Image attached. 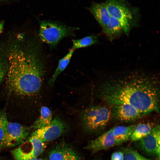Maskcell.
I'll return each instance as SVG.
<instances>
[{
    "label": "cell",
    "mask_w": 160,
    "mask_h": 160,
    "mask_svg": "<svg viewBox=\"0 0 160 160\" xmlns=\"http://www.w3.org/2000/svg\"><path fill=\"white\" fill-rule=\"evenodd\" d=\"M98 96L110 106L129 104L147 115L159 113L160 81L156 76L131 74L105 80L98 87Z\"/></svg>",
    "instance_id": "6da1fadb"
},
{
    "label": "cell",
    "mask_w": 160,
    "mask_h": 160,
    "mask_svg": "<svg viewBox=\"0 0 160 160\" xmlns=\"http://www.w3.org/2000/svg\"><path fill=\"white\" fill-rule=\"evenodd\" d=\"M37 49L16 47L9 53L7 84L9 90L16 95L32 96L41 88L45 65Z\"/></svg>",
    "instance_id": "7a4b0ae2"
},
{
    "label": "cell",
    "mask_w": 160,
    "mask_h": 160,
    "mask_svg": "<svg viewBox=\"0 0 160 160\" xmlns=\"http://www.w3.org/2000/svg\"><path fill=\"white\" fill-rule=\"evenodd\" d=\"M79 116L85 130L98 132L104 129L107 125L111 118L110 108L105 105H92L82 110Z\"/></svg>",
    "instance_id": "3957f363"
},
{
    "label": "cell",
    "mask_w": 160,
    "mask_h": 160,
    "mask_svg": "<svg viewBox=\"0 0 160 160\" xmlns=\"http://www.w3.org/2000/svg\"><path fill=\"white\" fill-rule=\"evenodd\" d=\"M76 29L60 23L44 20L40 24L39 36L42 41L53 47L62 39L74 35Z\"/></svg>",
    "instance_id": "277c9868"
},
{
    "label": "cell",
    "mask_w": 160,
    "mask_h": 160,
    "mask_svg": "<svg viewBox=\"0 0 160 160\" xmlns=\"http://www.w3.org/2000/svg\"><path fill=\"white\" fill-rule=\"evenodd\" d=\"M20 145L11 151L15 160H28L37 158L43 152L45 147V143L32 136Z\"/></svg>",
    "instance_id": "5b68a950"
},
{
    "label": "cell",
    "mask_w": 160,
    "mask_h": 160,
    "mask_svg": "<svg viewBox=\"0 0 160 160\" xmlns=\"http://www.w3.org/2000/svg\"><path fill=\"white\" fill-rule=\"evenodd\" d=\"M29 133L27 127L17 123L8 122L0 144V149L20 145L25 141Z\"/></svg>",
    "instance_id": "8992f818"
},
{
    "label": "cell",
    "mask_w": 160,
    "mask_h": 160,
    "mask_svg": "<svg viewBox=\"0 0 160 160\" xmlns=\"http://www.w3.org/2000/svg\"><path fill=\"white\" fill-rule=\"evenodd\" d=\"M68 129L67 124L62 119L56 116L48 125L36 129L31 136L43 142L54 140L64 133Z\"/></svg>",
    "instance_id": "52a82bcc"
},
{
    "label": "cell",
    "mask_w": 160,
    "mask_h": 160,
    "mask_svg": "<svg viewBox=\"0 0 160 160\" xmlns=\"http://www.w3.org/2000/svg\"><path fill=\"white\" fill-rule=\"evenodd\" d=\"M104 4L111 16L119 20L123 31L128 35L130 29L129 20L131 17L128 9L116 0H107Z\"/></svg>",
    "instance_id": "ba28073f"
},
{
    "label": "cell",
    "mask_w": 160,
    "mask_h": 160,
    "mask_svg": "<svg viewBox=\"0 0 160 160\" xmlns=\"http://www.w3.org/2000/svg\"><path fill=\"white\" fill-rule=\"evenodd\" d=\"M160 127L155 126L146 136L137 141L139 148L148 155L160 157Z\"/></svg>",
    "instance_id": "9c48e42d"
},
{
    "label": "cell",
    "mask_w": 160,
    "mask_h": 160,
    "mask_svg": "<svg viewBox=\"0 0 160 160\" xmlns=\"http://www.w3.org/2000/svg\"><path fill=\"white\" fill-rule=\"evenodd\" d=\"M111 117L123 122L134 121L146 115L133 106L123 103L110 106Z\"/></svg>",
    "instance_id": "30bf717a"
},
{
    "label": "cell",
    "mask_w": 160,
    "mask_h": 160,
    "mask_svg": "<svg viewBox=\"0 0 160 160\" xmlns=\"http://www.w3.org/2000/svg\"><path fill=\"white\" fill-rule=\"evenodd\" d=\"M122 144L115 138L111 128L97 138L89 141L86 148L94 153Z\"/></svg>",
    "instance_id": "8fae6325"
},
{
    "label": "cell",
    "mask_w": 160,
    "mask_h": 160,
    "mask_svg": "<svg viewBox=\"0 0 160 160\" xmlns=\"http://www.w3.org/2000/svg\"><path fill=\"white\" fill-rule=\"evenodd\" d=\"M49 160H81L77 152L64 142L57 144L50 151Z\"/></svg>",
    "instance_id": "7c38bea8"
},
{
    "label": "cell",
    "mask_w": 160,
    "mask_h": 160,
    "mask_svg": "<svg viewBox=\"0 0 160 160\" xmlns=\"http://www.w3.org/2000/svg\"><path fill=\"white\" fill-rule=\"evenodd\" d=\"M89 9L104 30L108 24L111 17L104 4L94 3Z\"/></svg>",
    "instance_id": "4fadbf2b"
},
{
    "label": "cell",
    "mask_w": 160,
    "mask_h": 160,
    "mask_svg": "<svg viewBox=\"0 0 160 160\" xmlns=\"http://www.w3.org/2000/svg\"><path fill=\"white\" fill-rule=\"evenodd\" d=\"M136 124L128 126H118L112 128L115 138L122 143L130 139Z\"/></svg>",
    "instance_id": "5bb4252c"
},
{
    "label": "cell",
    "mask_w": 160,
    "mask_h": 160,
    "mask_svg": "<svg viewBox=\"0 0 160 160\" xmlns=\"http://www.w3.org/2000/svg\"><path fill=\"white\" fill-rule=\"evenodd\" d=\"M153 123H141L136 124L130 139L132 141H137L148 135L155 126Z\"/></svg>",
    "instance_id": "9a60e30c"
},
{
    "label": "cell",
    "mask_w": 160,
    "mask_h": 160,
    "mask_svg": "<svg viewBox=\"0 0 160 160\" xmlns=\"http://www.w3.org/2000/svg\"><path fill=\"white\" fill-rule=\"evenodd\" d=\"M52 113L48 108L42 106L41 109L40 116L34 122L32 128L36 129L48 125L52 120Z\"/></svg>",
    "instance_id": "2e32d148"
},
{
    "label": "cell",
    "mask_w": 160,
    "mask_h": 160,
    "mask_svg": "<svg viewBox=\"0 0 160 160\" xmlns=\"http://www.w3.org/2000/svg\"><path fill=\"white\" fill-rule=\"evenodd\" d=\"M103 30L111 40L119 36L123 31L120 22L112 17H111L108 24Z\"/></svg>",
    "instance_id": "e0dca14e"
},
{
    "label": "cell",
    "mask_w": 160,
    "mask_h": 160,
    "mask_svg": "<svg viewBox=\"0 0 160 160\" xmlns=\"http://www.w3.org/2000/svg\"><path fill=\"white\" fill-rule=\"evenodd\" d=\"M74 50L70 49L68 53L58 61V66L54 74L48 81L49 85L51 86L54 84L59 75L67 67L70 61Z\"/></svg>",
    "instance_id": "ac0fdd59"
},
{
    "label": "cell",
    "mask_w": 160,
    "mask_h": 160,
    "mask_svg": "<svg viewBox=\"0 0 160 160\" xmlns=\"http://www.w3.org/2000/svg\"><path fill=\"white\" fill-rule=\"evenodd\" d=\"M98 41L97 37L92 35L79 39L72 40L73 47L74 50L89 47L96 44Z\"/></svg>",
    "instance_id": "d6986e66"
},
{
    "label": "cell",
    "mask_w": 160,
    "mask_h": 160,
    "mask_svg": "<svg viewBox=\"0 0 160 160\" xmlns=\"http://www.w3.org/2000/svg\"><path fill=\"white\" fill-rule=\"evenodd\" d=\"M124 160H151L140 154L133 149L127 148L124 150Z\"/></svg>",
    "instance_id": "ffe728a7"
},
{
    "label": "cell",
    "mask_w": 160,
    "mask_h": 160,
    "mask_svg": "<svg viewBox=\"0 0 160 160\" xmlns=\"http://www.w3.org/2000/svg\"><path fill=\"white\" fill-rule=\"evenodd\" d=\"M8 123L6 113L4 111H0V144L5 133Z\"/></svg>",
    "instance_id": "44dd1931"
},
{
    "label": "cell",
    "mask_w": 160,
    "mask_h": 160,
    "mask_svg": "<svg viewBox=\"0 0 160 160\" xmlns=\"http://www.w3.org/2000/svg\"><path fill=\"white\" fill-rule=\"evenodd\" d=\"M6 72V65L2 57L0 55V82L2 81Z\"/></svg>",
    "instance_id": "7402d4cb"
},
{
    "label": "cell",
    "mask_w": 160,
    "mask_h": 160,
    "mask_svg": "<svg viewBox=\"0 0 160 160\" xmlns=\"http://www.w3.org/2000/svg\"><path fill=\"white\" fill-rule=\"evenodd\" d=\"M124 153L120 151L114 152L111 155V160H124Z\"/></svg>",
    "instance_id": "603a6c76"
},
{
    "label": "cell",
    "mask_w": 160,
    "mask_h": 160,
    "mask_svg": "<svg viewBox=\"0 0 160 160\" xmlns=\"http://www.w3.org/2000/svg\"><path fill=\"white\" fill-rule=\"evenodd\" d=\"M4 22L3 21H0V34L2 32L4 27Z\"/></svg>",
    "instance_id": "cb8c5ba5"
},
{
    "label": "cell",
    "mask_w": 160,
    "mask_h": 160,
    "mask_svg": "<svg viewBox=\"0 0 160 160\" xmlns=\"http://www.w3.org/2000/svg\"><path fill=\"white\" fill-rule=\"evenodd\" d=\"M28 160H44V159L41 158H36L34 159H31Z\"/></svg>",
    "instance_id": "d4e9b609"
},
{
    "label": "cell",
    "mask_w": 160,
    "mask_h": 160,
    "mask_svg": "<svg viewBox=\"0 0 160 160\" xmlns=\"http://www.w3.org/2000/svg\"><path fill=\"white\" fill-rule=\"evenodd\" d=\"M3 0H0V1H3Z\"/></svg>",
    "instance_id": "484cf974"
},
{
    "label": "cell",
    "mask_w": 160,
    "mask_h": 160,
    "mask_svg": "<svg viewBox=\"0 0 160 160\" xmlns=\"http://www.w3.org/2000/svg\"></svg>",
    "instance_id": "4316f807"
}]
</instances>
